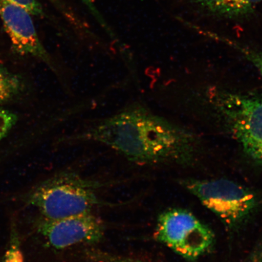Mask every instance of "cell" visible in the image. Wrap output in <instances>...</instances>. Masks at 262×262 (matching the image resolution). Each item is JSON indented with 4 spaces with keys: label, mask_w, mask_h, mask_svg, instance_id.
I'll return each instance as SVG.
<instances>
[{
    "label": "cell",
    "mask_w": 262,
    "mask_h": 262,
    "mask_svg": "<svg viewBox=\"0 0 262 262\" xmlns=\"http://www.w3.org/2000/svg\"><path fill=\"white\" fill-rule=\"evenodd\" d=\"M3 1L21 6L27 10L31 15L37 16H43V9L37 0H3Z\"/></svg>",
    "instance_id": "13"
},
{
    "label": "cell",
    "mask_w": 262,
    "mask_h": 262,
    "mask_svg": "<svg viewBox=\"0 0 262 262\" xmlns=\"http://www.w3.org/2000/svg\"><path fill=\"white\" fill-rule=\"evenodd\" d=\"M208 97L246 155L262 166V96L214 88Z\"/></svg>",
    "instance_id": "2"
},
{
    "label": "cell",
    "mask_w": 262,
    "mask_h": 262,
    "mask_svg": "<svg viewBox=\"0 0 262 262\" xmlns=\"http://www.w3.org/2000/svg\"><path fill=\"white\" fill-rule=\"evenodd\" d=\"M181 184L231 230L247 224L259 206L254 192L230 180L185 179Z\"/></svg>",
    "instance_id": "4"
},
{
    "label": "cell",
    "mask_w": 262,
    "mask_h": 262,
    "mask_svg": "<svg viewBox=\"0 0 262 262\" xmlns=\"http://www.w3.org/2000/svg\"><path fill=\"white\" fill-rule=\"evenodd\" d=\"M17 120L15 114L0 107V142L7 136Z\"/></svg>",
    "instance_id": "12"
},
{
    "label": "cell",
    "mask_w": 262,
    "mask_h": 262,
    "mask_svg": "<svg viewBox=\"0 0 262 262\" xmlns=\"http://www.w3.org/2000/svg\"><path fill=\"white\" fill-rule=\"evenodd\" d=\"M38 230L50 247L57 250L79 244H94L102 240L104 225L91 212L60 219L42 218Z\"/></svg>",
    "instance_id": "6"
},
{
    "label": "cell",
    "mask_w": 262,
    "mask_h": 262,
    "mask_svg": "<svg viewBox=\"0 0 262 262\" xmlns=\"http://www.w3.org/2000/svg\"><path fill=\"white\" fill-rule=\"evenodd\" d=\"M64 141L102 144L142 164L189 162L198 146L189 131L137 105L95 123Z\"/></svg>",
    "instance_id": "1"
},
{
    "label": "cell",
    "mask_w": 262,
    "mask_h": 262,
    "mask_svg": "<svg viewBox=\"0 0 262 262\" xmlns=\"http://www.w3.org/2000/svg\"><path fill=\"white\" fill-rule=\"evenodd\" d=\"M196 5L209 15L229 19H240L254 14L248 0H195Z\"/></svg>",
    "instance_id": "8"
},
{
    "label": "cell",
    "mask_w": 262,
    "mask_h": 262,
    "mask_svg": "<svg viewBox=\"0 0 262 262\" xmlns=\"http://www.w3.org/2000/svg\"><path fill=\"white\" fill-rule=\"evenodd\" d=\"M0 262H25L20 241L15 227L12 228L8 249Z\"/></svg>",
    "instance_id": "11"
},
{
    "label": "cell",
    "mask_w": 262,
    "mask_h": 262,
    "mask_svg": "<svg viewBox=\"0 0 262 262\" xmlns=\"http://www.w3.org/2000/svg\"><path fill=\"white\" fill-rule=\"evenodd\" d=\"M22 88L21 78L0 63V104L14 99Z\"/></svg>",
    "instance_id": "9"
},
{
    "label": "cell",
    "mask_w": 262,
    "mask_h": 262,
    "mask_svg": "<svg viewBox=\"0 0 262 262\" xmlns=\"http://www.w3.org/2000/svg\"><path fill=\"white\" fill-rule=\"evenodd\" d=\"M98 185L74 172H65L47 180L28 195L29 205L47 219H60L91 212L101 204Z\"/></svg>",
    "instance_id": "3"
},
{
    "label": "cell",
    "mask_w": 262,
    "mask_h": 262,
    "mask_svg": "<svg viewBox=\"0 0 262 262\" xmlns=\"http://www.w3.org/2000/svg\"><path fill=\"white\" fill-rule=\"evenodd\" d=\"M51 2L55 3L57 5H60V0H51Z\"/></svg>",
    "instance_id": "18"
},
{
    "label": "cell",
    "mask_w": 262,
    "mask_h": 262,
    "mask_svg": "<svg viewBox=\"0 0 262 262\" xmlns=\"http://www.w3.org/2000/svg\"><path fill=\"white\" fill-rule=\"evenodd\" d=\"M244 262H262V237L255 244Z\"/></svg>",
    "instance_id": "15"
},
{
    "label": "cell",
    "mask_w": 262,
    "mask_h": 262,
    "mask_svg": "<svg viewBox=\"0 0 262 262\" xmlns=\"http://www.w3.org/2000/svg\"><path fill=\"white\" fill-rule=\"evenodd\" d=\"M248 1L250 2L251 4L254 5L257 4V3L261 2L262 0H248Z\"/></svg>",
    "instance_id": "17"
},
{
    "label": "cell",
    "mask_w": 262,
    "mask_h": 262,
    "mask_svg": "<svg viewBox=\"0 0 262 262\" xmlns=\"http://www.w3.org/2000/svg\"><path fill=\"white\" fill-rule=\"evenodd\" d=\"M0 17L16 53L38 58L54 71H57L54 61L38 37L31 14L27 10L0 0Z\"/></svg>",
    "instance_id": "7"
},
{
    "label": "cell",
    "mask_w": 262,
    "mask_h": 262,
    "mask_svg": "<svg viewBox=\"0 0 262 262\" xmlns=\"http://www.w3.org/2000/svg\"><path fill=\"white\" fill-rule=\"evenodd\" d=\"M88 254H89L90 257L105 262H142L130 259L129 258L119 256V255L103 253V252L100 251H92Z\"/></svg>",
    "instance_id": "14"
},
{
    "label": "cell",
    "mask_w": 262,
    "mask_h": 262,
    "mask_svg": "<svg viewBox=\"0 0 262 262\" xmlns=\"http://www.w3.org/2000/svg\"><path fill=\"white\" fill-rule=\"evenodd\" d=\"M81 1L83 2L84 5L90 10L94 17L97 19L98 22L99 23L101 26H103V27L106 28L107 25L102 18V16H101L100 14V12H98L96 6H95L93 0H81Z\"/></svg>",
    "instance_id": "16"
},
{
    "label": "cell",
    "mask_w": 262,
    "mask_h": 262,
    "mask_svg": "<svg viewBox=\"0 0 262 262\" xmlns=\"http://www.w3.org/2000/svg\"><path fill=\"white\" fill-rule=\"evenodd\" d=\"M206 36L208 37L222 42L223 44L227 45L232 49H235L243 55L248 61L257 69L258 73L262 77V51L257 50L250 47H247L238 41L231 40L230 38L225 37L216 33L208 31Z\"/></svg>",
    "instance_id": "10"
},
{
    "label": "cell",
    "mask_w": 262,
    "mask_h": 262,
    "mask_svg": "<svg viewBox=\"0 0 262 262\" xmlns=\"http://www.w3.org/2000/svg\"><path fill=\"white\" fill-rule=\"evenodd\" d=\"M155 238L185 260L194 262L210 252L215 244L212 229L182 208L163 211L157 219Z\"/></svg>",
    "instance_id": "5"
}]
</instances>
